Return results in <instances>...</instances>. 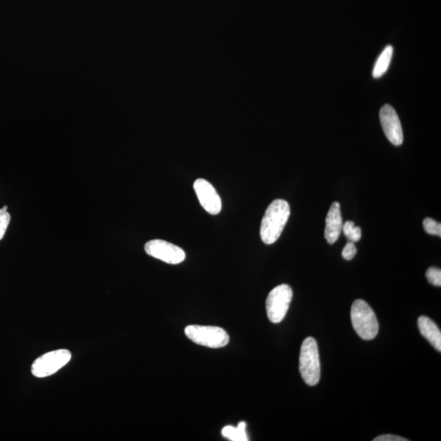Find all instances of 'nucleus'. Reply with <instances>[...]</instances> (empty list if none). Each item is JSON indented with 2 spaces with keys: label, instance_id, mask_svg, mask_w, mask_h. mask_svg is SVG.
Returning a JSON list of instances; mask_svg holds the SVG:
<instances>
[{
  "label": "nucleus",
  "instance_id": "1",
  "mask_svg": "<svg viewBox=\"0 0 441 441\" xmlns=\"http://www.w3.org/2000/svg\"><path fill=\"white\" fill-rule=\"evenodd\" d=\"M290 216L289 203L275 200L266 208L261 220L260 235L266 244H272L281 237Z\"/></svg>",
  "mask_w": 441,
  "mask_h": 441
},
{
  "label": "nucleus",
  "instance_id": "2",
  "mask_svg": "<svg viewBox=\"0 0 441 441\" xmlns=\"http://www.w3.org/2000/svg\"><path fill=\"white\" fill-rule=\"evenodd\" d=\"M351 318L354 330L364 340L376 337L379 325L373 309L364 300L357 299L353 303Z\"/></svg>",
  "mask_w": 441,
  "mask_h": 441
},
{
  "label": "nucleus",
  "instance_id": "3",
  "mask_svg": "<svg viewBox=\"0 0 441 441\" xmlns=\"http://www.w3.org/2000/svg\"><path fill=\"white\" fill-rule=\"evenodd\" d=\"M299 370L308 385L316 386L320 381V355L316 341L312 337L305 338L301 347Z\"/></svg>",
  "mask_w": 441,
  "mask_h": 441
},
{
  "label": "nucleus",
  "instance_id": "4",
  "mask_svg": "<svg viewBox=\"0 0 441 441\" xmlns=\"http://www.w3.org/2000/svg\"><path fill=\"white\" fill-rule=\"evenodd\" d=\"M185 334L192 342L211 348L224 347L230 340L228 334L217 326H186Z\"/></svg>",
  "mask_w": 441,
  "mask_h": 441
},
{
  "label": "nucleus",
  "instance_id": "5",
  "mask_svg": "<svg viewBox=\"0 0 441 441\" xmlns=\"http://www.w3.org/2000/svg\"><path fill=\"white\" fill-rule=\"evenodd\" d=\"M292 299V290L288 285L279 286L270 292L266 301V309L270 322L278 324L283 320L289 311Z\"/></svg>",
  "mask_w": 441,
  "mask_h": 441
},
{
  "label": "nucleus",
  "instance_id": "6",
  "mask_svg": "<svg viewBox=\"0 0 441 441\" xmlns=\"http://www.w3.org/2000/svg\"><path fill=\"white\" fill-rule=\"evenodd\" d=\"M71 359L72 353L64 349L47 352L34 361L32 373L36 378L51 376L68 364Z\"/></svg>",
  "mask_w": 441,
  "mask_h": 441
},
{
  "label": "nucleus",
  "instance_id": "7",
  "mask_svg": "<svg viewBox=\"0 0 441 441\" xmlns=\"http://www.w3.org/2000/svg\"><path fill=\"white\" fill-rule=\"evenodd\" d=\"M145 251L148 255L172 265L181 263L186 259L182 248L163 239L150 240L145 244Z\"/></svg>",
  "mask_w": 441,
  "mask_h": 441
},
{
  "label": "nucleus",
  "instance_id": "8",
  "mask_svg": "<svg viewBox=\"0 0 441 441\" xmlns=\"http://www.w3.org/2000/svg\"><path fill=\"white\" fill-rule=\"evenodd\" d=\"M379 116L384 133L388 140L393 145L400 146L404 141L403 130L395 109L390 105H384Z\"/></svg>",
  "mask_w": 441,
  "mask_h": 441
},
{
  "label": "nucleus",
  "instance_id": "9",
  "mask_svg": "<svg viewBox=\"0 0 441 441\" xmlns=\"http://www.w3.org/2000/svg\"><path fill=\"white\" fill-rule=\"evenodd\" d=\"M194 189L199 202L205 211L217 215L222 211V200L215 187L204 179H197L194 182Z\"/></svg>",
  "mask_w": 441,
  "mask_h": 441
},
{
  "label": "nucleus",
  "instance_id": "10",
  "mask_svg": "<svg viewBox=\"0 0 441 441\" xmlns=\"http://www.w3.org/2000/svg\"><path fill=\"white\" fill-rule=\"evenodd\" d=\"M325 222V237L327 242L333 244L337 241L343 231V217L338 202L332 204Z\"/></svg>",
  "mask_w": 441,
  "mask_h": 441
},
{
  "label": "nucleus",
  "instance_id": "11",
  "mask_svg": "<svg viewBox=\"0 0 441 441\" xmlns=\"http://www.w3.org/2000/svg\"><path fill=\"white\" fill-rule=\"evenodd\" d=\"M418 325L423 337L440 352L441 333L438 326L430 318L423 316L418 318Z\"/></svg>",
  "mask_w": 441,
  "mask_h": 441
},
{
  "label": "nucleus",
  "instance_id": "12",
  "mask_svg": "<svg viewBox=\"0 0 441 441\" xmlns=\"http://www.w3.org/2000/svg\"><path fill=\"white\" fill-rule=\"evenodd\" d=\"M393 55V47L389 45L385 47L381 54L378 56L375 63L373 72V76L375 78H381L387 72L389 67Z\"/></svg>",
  "mask_w": 441,
  "mask_h": 441
},
{
  "label": "nucleus",
  "instance_id": "13",
  "mask_svg": "<svg viewBox=\"0 0 441 441\" xmlns=\"http://www.w3.org/2000/svg\"><path fill=\"white\" fill-rule=\"evenodd\" d=\"M222 435L231 441H248L246 433V423L239 422L237 427L226 426L222 431Z\"/></svg>",
  "mask_w": 441,
  "mask_h": 441
},
{
  "label": "nucleus",
  "instance_id": "14",
  "mask_svg": "<svg viewBox=\"0 0 441 441\" xmlns=\"http://www.w3.org/2000/svg\"><path fill=\"white\" fill-rule=\"evenodd\" d=\"M343 231L350 241L354 243L359 241L361 239V229L359 226H356L352 221H347L343 226Z\"/></svg>",
  "mask_w": 441,
  "mask_h": 441
},
{
  "label": "nucleus",
  "instance_id": "15",
  "mask_svg": "<svg viewBox=\"0 0 441 441\" xmlns=\"http://www.w3.org/2000/svg\"><path fill=\"white\" fill-rule=\"evenodd\" d=\"M423 228L429 235L441 237V225L440 222L432 219V218L427 217L423 220Z\"/></svg>",
  "mask_w": 441,
  "mask_h": 441
},
{
  "label": "nucleus",
  "instance_id": "16",
  "mask_svg": "<svg viewBox=\"0 0 441 441\" xmlns=\"http://www.w3.org/2000/svg\"><path fill=\"white\" fill-rule=\"evenodd\" d=\"M427 281L435 286H441V270L436 268H430L426 273Z\"/></svg>",
  "mask_w": 441,
  "mask_h": 441
},
{
  "label": "nucleus",
  "instance_id": "17",
  "mask_svg": "<svg viewBox=\"0 0 441 441\" xmlns=\"http://www.w3.org/2000/svg\"><path fill=\"white\" fill-rule=\"evenodd\" d=\"M11 217L10 213L3 211V208L0 209V240H1L4 235H6L8 225H10Z\"/></svg>",
  "mask_w": 441,
  "mask_h": 441
},
{
  "label": "nucleus",
  "instance_id": "18",
  "mask_svg": "<svg viewBox=\"0 0 441 441\" xmlns=\"http://www.w3.org/2000/svg\"><path fill=\"white\" fill-rule=\"evenodd\" d=\"M356 252L357 248L355 244L352 241H349L346 246H345L342 255L345 260L350 261L356 256Z\"/></svg>",
  "mask_w": 441,
  "mask_h": 441
},
{
  "label": "nucleus",
  "instance_id": "19",
  "mask_svg": "<svg viewBox=\"0 0 441 441\" xmlns=\"http://www.w3.org/2000/svg\"><path fill=\"white\" fill-rule=\"evenodd\" d=\"M374 441H407V439L400 438L395 435H379L374 440Z\"/></svg>",
  "mask_w": 441,
  "mask_h": 441
}]
</instances>
